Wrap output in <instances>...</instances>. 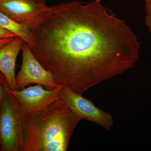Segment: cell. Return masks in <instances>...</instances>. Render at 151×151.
Wrapping results in <instances>:
<instances>
[{
    "mask_svg": "<svg viewBox=\"0 0 151 151\" xmlns=\"http://www.w3.org/2000/svg\"><path fill=\"white\" fill-rule=\"evenodd\" d=\"M60 97L71 111L81 120H86L99 125L108 131H111L114 122L110 113L101 110L89 99L82 97L67 86L63 85Z\"/></svg>",
    "mask_w": 151,
    "mask_h": 151,
    "instance_id": "cell-4",
    "label": "cell"
},
{
    "mask_svg": "<svg viewBox=\"0 0 151 151\" xmlns=\"http://www.w3.org/2000/svg\"><path fill=\"white\" fill-rule=\"evenodd\" d=\"M146 4H151V0H144Z\"/></svg>",
    "mask_w": 151,
    "mask_h": 151,
    "instance_id": "cell-15",
    "label": "cell"
},
{
    "mask_svg": "<svg viewBox=\"0 0 151 151\" xmlns=\"http://www.w3.org/2000/svg\"><path fill=\"white\" fill-rule=\"evenodd\" d=\"M27 27L37 59L58 85L79 94L134 67L139 59L137 35L101 2L48 6Z\"/></svg>",
    "mask_w": 151,
    "mask_h": 151,
    "instance_id": "cell-1",
    "label": "cell"
},
{
    "mask_svg": "<svg viewBox=\"0 0 151 151\" xmlns=\"http://www.w3.org/2000/svg\"><path fill=\"white\" fill-rule=\"evenodd\" d=\"M10 89H11L6 78L0 72V108L5 95L9 92Z\"/></svg>",
    "mask_w": 151,
    "mask_h": 151,
    "instance_id": "cell-10",
    "label": "cell"
},
{
    "mask_svg": "<svg viewBox=\"0 0 151 151\" xmlns=\"http://www.w3.org/2000/svg\"><path fill=\"white\" fill-rule=\"evenodd\" d=\"M21 50V67L16 76L18 90L24 89L26 86L32 84H41L50 89L56 87L58 85L53 74L42 65L25 42Z\"/></svg>",
    "mask_w": 151,
    "mask_h": 151,
    "instance_id": "cell-5",
    "label": "cell"
},
{
    "mask_svg": "<svg viewBox=\"0 0 151 151\" xmlns=\"http://www.w3.org/2000/svg\"><path fill=\"white\" fill-rule=\"evenodd\" d=\"M14 37L5 38L1 39H0V48L7 44L11 41L13 40Z\"/></svg>",
    "mask_w": 151,
    "mask_h": 151,
    "instance_id": "cell-13",
    "label": "cell"
},
{
    "mask_svg": "<svg viewBox=\"0 0 151 151\" xmlns=\"http://www.w3.org/2000/svg\"><path fill=\"white\" fill-rule=\"evenodd\" d=\"M101 0H95L96 1L98 2H101Z\"/></svg>",
    "mask_w": 151,
    "mask_h": 151,
    "instance_id": "cell-16",
    "label": "cell"
},
{
    "mask_svg": "<svg viewBox=\"0 0 151 151\" xmlns=\"http://www.w3.org/2000/svg\"><path fill=\"white\" fill-rule=\"evenodd\" d=\"M0 146L1 151L21 150L19 120L14 97L9 91L0 108Z\"/></svg>",
    "mask_w": 151,
    "mask_h": 151,
    "instance_id": "cell-3",
    "label": "cell"
},
{
    "mask_svg": "<svg viewBox=\"0 0 151 151\" xmlns=\"http://www.w3.org/2000/svg\"><path fill=\"white\" fill-rule=\"evenodd\" d=\"M17 37L13 33L0 27V39L5 38L14 37Z\"/></svg>",
    "mask_w": 151,
    "mask_h": 151,
    "instance_id": "cell-12",
    "label": "cell"
},
{
    "mask_svg": "<svg viewBox=\"0 0 151 151\" xmlns=\"http://www.w3.org/2000/svg\"><path fill=\"white\" fill-rule=\"evenodd\" d=\"M0 27L9 31L22 38L28 45L29 43L30 33L26 25L15 22L0 11Z\"/></svg>",
    "mask_w": 151,
    "mask_h": 151,
    "instance_id": "cell-9",
    "label": "cell"
},
{
    "mask_svg": "<svg viewBox=\"0 0 151 151\" xmlns=\"http://www.w3.org/2000/svg\"><path fill=\"white\" fill-rule=\"evenodd\" d=\"M63 85L60 84L54 89H46L43 85L37 84L21 90H11L13 95L21 105L27 111H39L48 106L60 96Z\"/></svg>",
    "mask_w": 151,
    "mask_h": 151,
    "instance_id": "cell-6",
    "label": "cell"
},
{
    "mask_svg": "<svg viewBox=\"0 0 151 151\" xmlns=\"http://www.w3.org/2000/svg\"><path fill=\"white\" fill-rule=\"evenodd\" d=\"M48 6L29 0H0V11L15 22L28 25Z\"/></svg>",
    "mask_w": 151,
    "mask_h": 151,
    "instance_id": "cell-7",
    "label": "cell"
},
{
    "mask_svg": "<svg viewBox=\"0 0 151 151\" xmlns=\"http://www.w3.org/2000/svg\"><path fill=\"white\" fill-rule=\"evenodd\" d=\"M14 98L20 127V151L67 150L73 131L81 120L60 94L48 106L34 111L26 110Z\"/></svg>",
    "mask_w": 151,
    "mask_h": 151,
    "instance_id": "cell-2",
    "label": "cell"
},
{
    "mask_svg": "<svg viewBox=\"0 0 151 151\" xmlns=\"http://www.w3.org/2000/svg\"><path fill=\"white\" fill-rule=\"evenodd\" d=\"M24 42L17 36L0 48V72L6 78L11 90H18L15 69L17 57Z\"/></svg>",
    "mask_w": 151,
    "mask_h": 151,
    "instance_id": "cell-8",
    "label": "cell"
},
{
    "mask_svg": "<svg viewBox=\"0 0 151 151\" xmlns=\"http://www.w3.org/2000/svg\"><path fill=\"white\" fill-rule=\"evenodd\" d=\"M145 24L148 27L151 34V4H146L145 6Z\"/></svg>",
    "mask_w": 151,
    "mask_h": 151,
    "instance_id": "cell-11",
    "label": "cell"
},
{
    "mask_svg": "<svg viewBox=\"0 0 151 151\" xmlns=\"http://www.w3.org/2000/svg\"><path fill=\"white\" fill-rule=\"evenodd\" d=\"M0 151H1V146H0Z\"/></svg>",
    "mask_w": 151,
    "mask_h": 151,
    "instance_id": "cell-17",
    "label": "cell"
},
{
    "mask_svg": "<svg viewBox=\"0 0 151 151\" xmlns=\"http://www.w3.org/2000/svg\"><path fill=\"white\" fill-rule=\"evenodd\" d=\"M29 1L37 3H44V4L45 3V0H29Z\"/></svg>",
    "mask_w": 151,
    "mask_h": 151,
    "instance_id": "cell-14",
    "label": "cell"
}]
</instances>
